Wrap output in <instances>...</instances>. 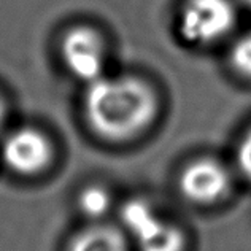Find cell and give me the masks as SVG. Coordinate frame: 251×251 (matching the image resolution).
I'll return each mask as SVG.
<instances>
[{
	"instance_id": "1",
	"label": "cell",
	"mask_w": 251,
	"mask_h": 251,
	"mask_svg": "<svg viewBox=\"0 0 251 251\" xmlns=\"http://www.w3.org/2000/svg\"><path fill=\"white\" fill-rule=\"evenodd\" d=\"M84 118L99 137L124 142L147 130L156 120L159 103L151 84L138 76H100L88 84Z\"/></svg>"
},
{
	"instance_id": "2",
	"label": "cell",
	"mask_w": 251,
	"mask_h": 251,
	"mask_svg": "<svg viewBox=\"0 0 251 251\" xmlns=\"http://www.w3.org/2000/svg\"><path fill=\"white\" fill-rule=\"evenodd\" d=\"M124 230L134 239L138 251H183L184 235L156 213L143 199H130L120 210Z\"/></svg>"
},
{
	"instance_id": "3",
	"label": "cell",
	"mask_w": 251,
	"mask_h": 251,
	"mask_svg": "<svg viewBox=\"0 0 251 251\" xmlns=\"http://www.w3.org/2000/svg\"><path fill=\"white\" fill-rule=\"evenodd\" d=\"M235 23L232 0H186L178 25L188 43L211 45L230 34Z\"/></svg>"
},
{
	"instance_id": "4",
	"label": "cell",
	"mask_w": 251,
	"mask_h": 251,
	"mask_svg": "<svg viewBox=\"0 0 251 251\" xmlns=\"http://www.w3.org/2000/svg\"><path fill=\"white\" fill-rule=\"evenodd\" d=\"M61 56L67 70L78 80L89 84L103 76L105 43L92 27L76 25L65 32L61 42Z\"/></svg>"
},
{
	"instance_id": "5",
	"label": "cell",
	"mask_w": 251,
	"mask_h": 251,
	"mask_svg": "<svg viewBox=\"0 0 251 251\" xmlns=\"http://www.w3.org/2000/svg\"><path fill=\"white\" fill-rule=\"evenodd\" d=\"M52 148L50 140L40 130L23 127L6 137L2 147L3 162L13 172L21 175H34L50 164Z\"/></svg>"
},
{
	"instance_id": "6",
	"label": "cell",
	"mask_w": 251,
	"mask_h": 251,
	"mask_svg": "<svg viewBox=\"0 0 251 251\" xmlns=\"http://www.w3.org/2000/svg\"><path fill=\"white\" fill-rule=\"evenodd\" d=\"M230 184L224 166L215 159H197L183 170L180 189L188 201L196 203H211L227 193Z\"/></svg>"
},
{
	"instance_id": "7",
	"label": "cell",
	"mask_w": 251,
	"mask_h": 251,
	"mask_svg": "<svg viewBox=\"0 0 251 251\" xmlns=\"http://www.w3.org/2000/svg\"><path fill=\"white\" fill-rule=\"evenodd\" d=\"M69 251H127L123 230L108 226L84 229L70 243Z\"/></svg>"
},
{
	"instance_id": "8",
	"label": "cell",
	"mask_w": 251,
	"mask_h": 251,
	"mask_svg": "<svg viewBox=\"0 0 251 251\" xmlns=\"http://www.w3.org/2000/svg\"><path fill=\"white\" fill-rule=\"evenodd\" d=\"M78 205L88 218L99 220V218L107 215V211L110 210L111 197L100 186H89L78 197Z\"/></svg>"
},
{
	"instance_id": "9",
	"label": "cell",
	"mask_w": 251,
	"mask_h": 251,
	"mask_svg": "<svg viewBox=\"0 0 251 251\" xmlns=\"http://www.w3.org/2000/svg\"><path fill=\"white\" fill-rule=\"evenodd\" d=\"M229 61L237 74L251 80V34L235 42L229 52Z\"/></svg>"
},
{
	"instance_id": "10",
	"label": "cell",
	"mask_w": 251,
	"mask_h": 251,
	"mask_svg": "<svg viewBox=\"0 0 251 251\" xmlns=\"http://www.w3.org/2000/svg\"><path fill=\"white\" fill-rule=\"evenodd\" d=\"M237 164L242 172V175L251 181V129L243 137V140L237 150Z\"/></svg>"
},
{
	"instance_id": "11",
	"label": "cell",
	"mask_w": 251,
	"mask_h": 251,
	"mask_svg": "<svg viewBox=\"0 0 251 251\" xmlns=\"http://www.w3.org/2000/svg\"><path fill=\"white\" fill-rule=\"evenodd\" d=\"M3 118H5V105H3L2 99H0V126L3 123Z\"/></svg>"
},
{
	"instance_id": "12",
	"label": "cell",
	"mask_w": 251,
	"mask_h": 251,
	"mask_svg": "<svg viewBox=\"0 0 251 251\" xmlns=\"http://www.w3.org/2000/svg\"><path fill=\"white\" fill-rule=\"evenodd\" d=\"M242 2H243V3H245V5H248V6H250V8H251V0H242Z\"/></svg>"
}]
</instances>
